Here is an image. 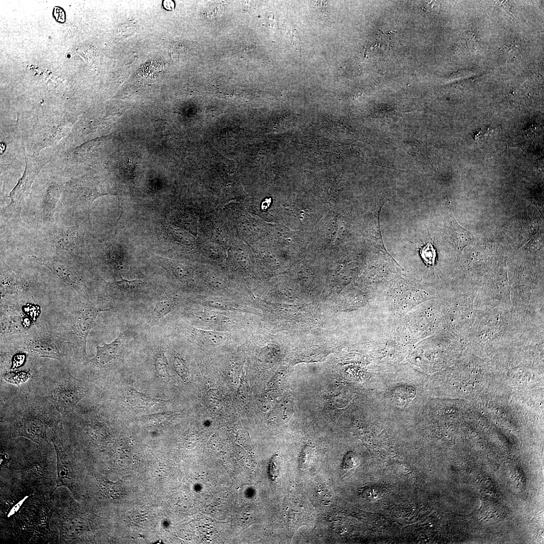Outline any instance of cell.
<instances>
[{
    "instance_id": "27",
    "label": "cell",
    "mask_w": 544,
    "mask_h": 544,
    "mask_svg": "<svg viewBox=\"0 0 544 544\" xmlns=\"http://www.w3.org/2000/svg\"><path fill=\"white\" fill-rule=\"evenodd\" d=\"M163 5L164 7L168 10H172L174 7V3L171 1H165Z\"/></svg>"
},
{
    "instance_id": "12",
    "label": "cell",
    "mask_w": 544,
    "mask_h": 544,
    "mask_svg": "<svg viewBox=\"0 0 544 544\" xmlns=\"http://www.w3.org/2000/svg\"><path fill=\"white\" fill-rule=\"evenodd\" d=\"M191 334L197 341L210 346L221 345L225 342L227 337L226 334L222 332L196 328H192Z\"/></svg>"
},
{
    "instance_id": "11",
    "label": "cell",
    "mask_w": 544,
    "mask_h": 544,
    "mask_svg": "<svg viewBox=\"0 0 544 544\" xmlns=\"http://www.w3.org/2000/svg\"><path fill=\"white\" fill-rule=\"evenodd\" d=\"M127 399L131 405L138 407H151L155 405L164 404L166 402L151 397L137 391L132 385L128 387Z\"/></svg>"
},
{
    "instance_id": "26",
    "label": "cell",
    "mask_w": 544,
    "mask_h": 544,
    "mask_svg": "<svg viewBox=\"0 0 544 544\" xmlns=\"http://www.w3.org/2000/svg\"><path fill=\"white\" fill-rule=\"evenodd\" d=\"M279 462H276L275 460L274 459L271 462L270 472L271 476L274 478H275L277 476L279 470Z\"/></svg>"
},
{
    "instance_id": "13",
    "label": "cell",
    "mask_w": 544,
    "mask_h": 544,
    "mask_svg": "<svg viewBox=\"0 0 544 544\" xmlns=\"http://www.w3.org/2000/svg\"><path fill=\"white\" fill-rule=\"evenodd\" d=\"M293 410V403L291 400H282L271 412L269 418L275 423H285L290 419Z\"/></svg>"
},
{
    "instance_id": "24",
    "label": "cell",
    "mask_w": 544,
    "mask_h": 544,
    "mask_svg": "<svg viewBox=\"0 0 544 544\" xmlns=\"http://www.w3.org/2000/svg\"><path fill=\"white\" fill-rule=\"evenodd\" d=\"M223 10V7L221 3H215L208 6L206 9V14L210 18H216L221 16Z\"/></svg>"
},
{
    "instance_id": "20",
    "label": "cell",
    "mask_w": 544,
    "mask_h": 544,
    "mask_svg": "<svg viewBox=\"0 0 544 544\" xmlns=\"http://www.w3.org/2000/svg\"><path fill=\"white\" fill-rule=\"evenodd\" d=\"M208 401L212 408L218 410L222 407L223 397L220 391L216 389H211L208 391Z\"/></svg>"
},
{
    "instance_id": "15",
    "label": "cell",
    "mask_w": 544,
    "mask_h": 544,
    "mask_svg": "<svg viewBox=\"0 0 544 544\" xmlns=\"http://www.w3.org/2000/svg\"><path fill=\"white\" fill-rule=\"evenodd\" d=\"M280 351L279 348L273 345H269L263 348L258 356L259 364L264 368L273 367L278 361Z\"/></svg>"
},
{
    "instance_id": "25",
    "label": "cell",
    "mask_w": 544,
    "mask_h": 544,
    "mask_svg": "<svg viewBox=\"0 0 544 544\" xmlns=\"http://www.w3.org/2000/svg\"><path fill=\"white\" fill-rule=\"evenodd\" d=\"M367 493V497H368L369 499V498L370 497L372 496L371 500H374V499L376 500L377 499H379V498L381 497V495H382V494L383 493L381 491V490H380V489H379V488H378L377 487L371 488L370 489H369L368 490Z\"/></svg>"
},
{
    "instance_id": "19",
    "label": "cell",
    "mask_w": 544,
    "mask_h": 544,
    "mask_svg": "<svg viewBox=\"0 0 544 544\" xmlns=\"http://www.w3.org/2000/svg\"><path fill=\"white\" fill-rule=\"evenodd\" d=\"M315 460V450L311 446L307 445L303 449L300 457V465L303 468L309 467Z\"/></svg>"
},
{
    "instance_id": "21",
    "label": "cell",
    "mask_w": 544,
    "mask_h": 544,
    "mask_svg": "<svg viewBox=\"0 0 544 544\" xmlns=\"http://www.w3.org/2000/svg\"><path fill=\"white\" fill-rule=\"evenodd\" d=\"M421 255L427 264L429 265H434L436 257V252L432 245L430 243H427L423 247L421 251Z\"/></svg>"
},
{
    "instance_id": "3",
    "label": "cell",
    "mask_w": 544,
    "mask_h": 544,
    "mask_svg": "<svg viewBox=\"0 0 544 544\" xmlns=\"http://www.w3.org/2000/svg\"><path fill=\"white\" fill-rule=\"evenodd\" d=\"M33 261L48 268L55 275L76 290L84 288V282L78 259L68 252L54 251L52 254L31 256Z\"/></svg>"
},
{
    "instance_id": "9",
    "label": "cell",
    "mask_w": 544,
    "mask_h": 544,
    "mask_svg": "<svg viewBox=\"0 0 544 544\" xmlns=\"http://www.w3.org/2000/svg\"><path fill=\"white\" fill-rule=\"evenodd\" d=\"M124 332H120L119 335L111 343H104L103 346H97L96 355L88 363L99 366H103L108 364L117 356V353L122 345Z\"/></svg>"
},
{
    "instance_id": "18",
    "label": "cell",
    "mask_w": 544,
    "mask_h": 544,
    "mask_svg": "<svg viewBox=\"0 0 544 544\" xmlns=\"http://www.w3.org/2000/svg\"><path fill=\"white\" fill-rule=\"evenodd\" d=\"M168 362L164 349L159 347L155 358V368L156 373L163 378H168L169 375L167 369Z\"/></svg>"
},
{
    "instance_id": "7",
    "label": "cell",
    "mask_w": 544,
    "mask_h": 544,
    "mask_svg": "<svg viewBox=\"0 0 544 544\" xmlns=\"http://www.w3.org/2000/svg\"><path fill=\"white\" fill-rule=\"evenodd\" d=\"M100 310L93 307L85 308L82 310L78 317L76 329L80 338V343L76 355L81 360L88 359L86 352V345L88 334L93 326Z\"/></svg>"
},
{
    "instance_id": "4",
    "label": "cell",
    "mask_w": 544,
    "mask_h": 544,
    "mask_svg": "<svg viewBox=\"0 0 544 544\" xmlns=\"http://www.w3.org/2000/svg\"><path fill=\"white\" fill-rule=\"evenodd\" d=\"M24 151L26 163L25 171L9 195L10 203L3 209V213L7 215L14 216L19 213L24 200L30 193L34 180L47 163L44 159L28 154L24 148Z\"/></svg>"
},
{
    "instance_id": "23",
    "label": "cell",
    "mask_w": 544,
    "mask_h": 544,
    "mask_svg": "<svg viewBox=\"0 0 544 544\" xmlns=\"http://www.w3.org/2000/svg\"><path fill=\"white\" fill-rule=\"evenodd\" d=\"M359 463L357 455L352 452L347 453L344 457L343 467L344 469L350 470L355 468Z\"/></svg>"
},
{
    "instance_id": "2",
    "label": "cell",
    "mask_w": 544,
    "mask_h": 544,
    "mask_svg": "<svg viewBox=\"0 0 544 544\" xmlns=\"http://www.w3.org/2000/svg\"><path fill=\"white\" fill-rule=\"evenodd\" d=\"M30 380L29 384L53 405L62 418L73 411L90 390L85 381L65 369L47 373L34 371Z\"/></svg>"
},
{
    "instance_id": "16",
    "label": "cell",
    "mask_w": 544,
    "mask_h": 544,
    "mask_svg": "<svg viewBox=\"0 0 544 544\" xmlns=\"http://www.w3.org/2000/svg\"><path fill=\"white\" fill-rule=\"evenodd\" d=\"M143 282L139 279L126 280L121 277V280L115 281L110 286L120 291L126 293L135 292L143 286Z\"/></svg>"
},
{
    "instance_id": "5",
    "label": "cell",
    "mask_w": 544,
    "mask_h": 544,
    "mask_svg": "<svg viewBox=\"0 0 544 544\" xmlns=\"http://www.w3.org/2000/svg\"><path fill=\"white\" fill-rule=\"evenodd\" d=\"M45 240L54 251L68 252L80 256L85 251L82 226H67L55 224L46 228Z\"/></svg>"
},
{
    "instance_id": "22",
    "label": "cell",
    "mask_w": 544,
    "mask_h": 544,
    "mask_svg": "<svg viewBox=\"0 0 544 544\" xmlns=\"http://www.w3.org/2000/svg\"><path fill=\"white\" fill-rule=\"evenodd\" d=\"M173 363L178 374L182 378H185L187 375L188 369L183 360L177 353L173 355Z\"/></svg>"
},
{
    "instance_id": "8",
    "label": "cell",
    "mask_w": 544,
    "mask_h": 544,
    "mask_svg": "<svg viewBox=\"0 0 544 544\" xmlns=\"http://www.w3.org/2000/svg\"><path fill=\"white\" fill-rule=\"evenodd\" d=\"M449 232L457 250L462 251L465 247L475 241L479 236L463 228L456 221L450 207L448 208Z\"/></svg>"
},
{
    "instance_id": "10",
    "label": "cell",
    "mask_w": 544,
    "mask_h": 544,
    "mask_svg": "<svg viewBox=\"0 0 544 544\" xmlns=\"http://www.w3.org/2000/svg\"><path fill=\"white\" fill-rule=\"evenodd\" d=\"M175 299L171 296L165 294L156 302L149 322V327L159 323L160 320L172 311L176 305Z\"/></svg>"
},
{
    "instance_id": "1",
    "label": "cell",
    "mask_w": 544,
    "mask_h": 544,
    "mask_svg": "<svg viewBox=\"0 0 544 544\" xmlns=\"http://www.w3.org/2000/svg\"><path fill=\"white\" fill-rule=\"evenodd\" d=\"M10 387L1 384V431L9 437H24L40 446L48 444L46 431L62 422L61 415L30 384L26 390Z\"/></svg>"
},
{
    "instance_id": "6",
    "label": "cell",
    "mask_w": 544,
    "mask_h": 544,
    "mask_svg": "<svg viewBox=\"0 0 544 544\" xmlns=\"http://www.w3.org/2000/svg\"><path fill=\"white\" fill-rule=\"evenodd\" d=\"M23 348L35 358H50L63 362L67 357V352L65 347L52 339L37 338L29 341L23 345Z\"/></svg>"
},
{
    "instance_id": "14",
    "label": "cell",
    "mask_w": 544,
    "mask_h": 544,
    "mask_svg": "<svg viewBox=\"0 0 544 544\" xmlns=\"http://www.w3.org/2000/svg\"><path fill=\"white\" fill-rule=\"evenodd\" d=\"M98 483L101 491L107 497L116 499L122 497L125 491L120 483H113L104 478L98 479Z\"/></svg>"
},
{
    "instance_id": "17",
    "label": "cell",
    "mask_w": 544,
    "mask_h": 544,
    "mask_svg": "<svg viewBox=\"0 0 544 544\" xmlns=\"http://www.w3.org/2000/svg\"><path fill=\"white\" fill-rule=\"evenodd\" d=\"M1 375L3 379L8 383L20 387L21 384L25 383L32 377V372L30 370L28 371L7 372Z\"/></svg>"
}]
</instances>
